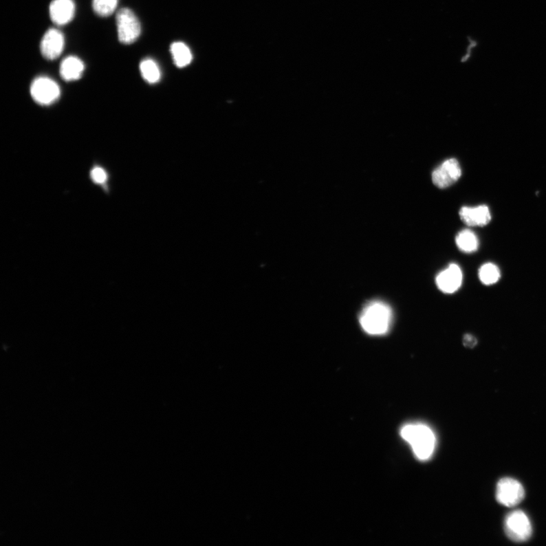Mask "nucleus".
I'll list each match as a JSON object with an SVG mask.
<instances>
[{
    "label": "nucleus",
    "mask_w": 546,
    "mask_h": 546,
    "mask_svg": "<svg viewBox=\"0 0 546 546\" xmlns=\"http://www.w3.org/2000/svg\"><path fill=\"white\" fill-rule=\"evenodd\" d=\"M393 320L392 309L382 301H375L365 306L360 315V324L365 333L372 336L385 335Z\"/></svg>",
    "instance_id": "obj_1"
},
{
    "label": "nucleus",
    "mask_w": 546,
    "mask_h": 546,
    "mask_svg": "<svg viewBox=\"0 0 546 546\" xmlns=\"http://www.w3.org/2000/svg\"><path fill=\"white\" fill-rule=\"evenodd\" d=\"M401 435L410 444L418 459L426 461L430 459L437 445V439L429 426L422 424H407L402 428Z\"/></svg>",
    "instance_id": "obj_2"
},
{
    "label": "nucleus",
    "mask_w": 546,
    "mask_h": 546,
    "mask_svg": "<svg viewBox=\"0 0 546 546\" xmlns=\"http://www.w3.org/2000/svg\"><path fill=\"white\" fill-rule=\"evenodd\" d=\"M118 39L124 44L135 42L141 34V24L135 14L128 8H122L116 14Z\"/></svg>",
    "instance_id": "obj_3"
},
{
    "label": "nucleus",
    "mask_w": 546,
    "mask_h": 546,
    "mask_svg": "<svg viewBox=\"0 0 546 546\" xmlns=\"http://www.w3.org/2000/svg\"><path fill=\"white\" fill-rule=\"evenodd\" d=\"M505 530L507 536L516 543L528 540L533 534L528 516L521 511H514L507 516Z\"/></svg>",
    "instance_id": "obj_4"
},
{
    "label": "nucleus",
    "mask_w": 546,
    "mask_h": 546,
    "mask_svg": "<svg viewBox=\"0 0 546 546\" xmlns=\"http://www.w3.org/2000/svg\"><path fill=\"white\" fill-rule=\"evenodd\" d=\"M31 94L34 101L39 105H50L60 98L61 88L54 80L48 77H39L32 84Z\"/></svg>",
    "instance_id": "obj_5"
},
{
    "label": "nucleus",
    "mask_w": 546,
    "mask_h": 546,
    "mask_svg": "<svg viewBox=\"0 0 546 546\" xmlns=\"http://www.w3.org/2000/svg\"><path fill=\"white\" fill-rule=\"evenodd\" d=\"M525 496L523 485L516 479L504 478L497 485L496 499L501 505L514 507L521 503Z\"/></svg>",
    "instance_id": "obj_6"
},
{
    "label": "nucleus",
    "mask_w": 546,
    "mask_h": 546,
    "mask_svg": "<svg viewBox=\"0 0 546 546\" xmlns=\"http://www.w3.org/2000/svg\"><path fill=\"white\" fill-rule=\"evenodd\" d=\"M461 176V168L459 162L455 159H449L435 169L432 174V180L435 186L446 188L452 186Z\"/></svg>",
    "instance_id": "obj_7"
},
{
    "label": "nucleus",
    "mask_w": 546,
    "mask_h": 546,
    "mask_svg": "<svg viewBox=\"0 0 546 546\" xmlns=\"http://www.w3.org/2000/svg\"><path fill=\"white\" fill-rule=\"evenodd\" d=\"M64 46L63 33L55 28L49 29L41 42V54L47 61H54L61 55Z\"/></svg>",
    "instance_id": "obj_8"
},
{
    "label": "nucleus",
    "mask_w": 546,
    "mask_h": 546,
    "mask_svg": "<svg viewBox=\"0 0 546 546\" xmlns=\"http://www.w3.org/2000/svg\"><path fill=\"white\" fill-rule=\"evenodd\" d=\"M463 273L457 264L449 265L437 277V285L442 292L452 294L459 290L462 285Z\"/></svg>",
    "instance_id": "obj_9"
},
{
    "label": "nucleus",
    "mask_w": 546,
    "mask_h": 546,
    "mask_svg": "<svg viewBox=\"0 0 546 546\" xmlns=\"http://www.w3.org/2000/svg\"><path fill=\"white\" fill-rule=\"evenodd\" d=\"M75 12L76 5L73 0H54L50 6L51 20L57 25L69 23Z\"/></svg>",
    "instance_id": "obj_10"
},
{
    "label": "nucleus",
    "mask_w": 546,
    "mask_h": 546,
    "mask_svg": "<svg viewBox=\"0 0 546 546\" xmlns=\"http://www.w3.org/2000/svg\"><path fill=\"white\" fill-rule=\"evenodd\" d=\"M459 213L463 222L470 226H484L489 224L492 219L490 210L485 205L475 208L464 206Z\"/></svg>",
    "instance_id": "obj_11"
},
{
    "label": "nucleus",
    "mask_w": 546,
    "mask_h": 546,
    "mask_svg": "<svg viewBox=\"0 0 546 546\" xmlns=\"http://www.w3.org/2000/svg\"><path fill=\"white\" fill-rule=\"evenodd\" d=\"M85 71V65L79 58L70 56L66 57L61 65V76L66 81L80 78Z\"/></svg>",
    "instance_id": "obj_12"
},
{
    "label": "nucleus",
    "mask_w": 546,
    "mask_h": 546,
    "mask_svg": "<svg viewBox=\"0 0 546 546\" xmlns=\"http://www.w3.org/2000/svg\"><path fill=\"white\" fill-rule=\"evenodd\" d=\"M456 245L461 252L467 254L474 253L479 248V240L474 232L466 230L456 236Z\"/></svg>",
    "instance_id": "obj_13"
},
{
    "label": "nucleus",
    "mask_w": 546,
    "mask_h": 546,
    "mask_svg": "<svg viewBox=\"0 0 546 546\" xmlns=\"http://www.w3.org/2000/svg\"><path fill=\"white\" fill-rule=\"evenodd\" d=\"M171 53L175 64L179 68L186 67L193 61V54L186 44L184 43H173Z\"/></svg>",
    "instance_id": "obj_14"
},
{
    "label": "nucleus",
    "mask_w": 546,
    "mask_h": 546,
    "mask_svg": "<svg viewBox=\"0 0 546 546\" xmlns=\"http://www.w3.org/2000/svg\"><path fill=\"white\" fill-rule=\"evenodd\" d=\"M140 71L146 83L155 84L160 80L161 72L159 66L151 58H146L140 64Z\"/></svg>",
    "instance_id": "obj_15"
},
{
    "label": "nucleus",
    "mask_w": 546,
    "mask_h": 546,
    "mask_svg": "<svg viewBox=\"0 0 546 546\" xmlns=\"http://www.w3.org/2000/svg\"><path fill=\"white\" fill-rule=\"evenodd\" d=\"M479 277L485 285L496 284L500 277L501 272L496 265L488 263L482 265L479 271Z\"/></svg>",
    "instance_id": "obj_16"
},
{
    "label": "nucleus",
    "mask_w": 546,
    "mask_h": 546,
    "mask_svg": "<svg viewBox=\"0 0 546 546\" xmlns=\"http://www.w3.org/2000/svg\"><path fill=\"white\" fill-rule=\"evenodd\" d=\"M118 0H93V10L100 17H108L115 12Z\"/></svg>",
    "instance_id": "obj_17"
},
{
    "label": "nucleus",
    "mask_w": 546,
    "mask_h": 546,
    "mask_svg": "<svg viewBox=\"0 0 546 546\" xmlns=\"http://www.w3.org/2000/svg\"><path fill=\"white\" fill-rule=\"evenodd\" d=\"M91 179L95 183L103 184L107 181V175L105 169L100 167H95L91 172Z\"/></svg>",
    "instance_id": "obj_18"
},
{
    "label": "nucleus",
    "mask_w": 546,
    "mask_h": 546,
    "mask_svg": "<svg viewBox=\"0 0 546 546\" xmlns=\"http://www.w3.org/2000/svg\"><path fill=\"white\" fill-rule=\"evenodd\" d=\"M463 344L468 349H473L477 344V339L470 334H466L463 338Z\"/></svg>",
    "instance_id": "obj_19"
}]
</instances>
